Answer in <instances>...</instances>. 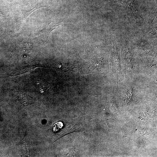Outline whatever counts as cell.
Returning <instances> with one entry per match:
<instances>
[{
    "mask_svg": "<svg viewBox=\"0 0 157 157\" xmlns=\"http://www.w3.org/2000/svg\"><path fill=\"white\" fill-rule=\"evenodd\" d=\"M103 58L94 59L90 62L88 70L90 72L99 71L103 68L104 63Z\"/></svg>",
    "mask_w": 157,
    "mask_h": 157,
    "instance_id": "3",
    "label": "cell"
},
{
    "mask_svg": "<svg viewBox=\"0 0 157 157\" xmlns=\"http://www.w3.org/2000/svg\"><path fill=\"white\" fill-rule=\"evenodd\" d=\"M22 49L28 53H31L32 51V46L29 42L27 41L23 44Z\"/></svg>",
    "mask_w": 157,
    "mask_h": 157,
    "instance_id": "5",
    "label": "cell"
},
{
    "mask_svg": "<svg viewBox=\"0 0 157 157\" xmlns=\"http://www.w3.org/2000/svg\"><path fill=\"white\" fill-rule=\"evenodd\" d=\"M59 25L60 23H55L54 17H51L50 22L46 27L39 31L38 33L39 36L44 38L47 42L51 32Z\"/></svg>",
    "mask_w": 157,
    "mask_h": 157,
    "instance_id": "2",
    "label": "cell"
},
{
    "mask_svg": "<svg viewBox=\"0 0 157 157\" xmlns=\"http://www.w3.org/2000/svg\"><path fill=\"white\" fill-rule=\"evenodd\" d=\"M30 96L22 92H19V99L20 101L23 104H28L30 101Z\"/></svg>",
    "mask_w": 157,
    "mask_h": 157,
    "instance_id": "4",
    "label": "cell"
},
{
    "mask_svg": "<svg viewBox=\"0 0 157 157\" xmlns=\"http://www.w3.org/2000/svg\"><path fill=\"white\" fill-rule=\"evenodd\" d=\"M88 115L69 119L65 122L64 124L61 122H58L62 128V136L71 132L83 130L86 126L90 119Z\"/></svg>",
    "mask_w": 157,
    "mask_h": 157,
    "instance_id": "1",
    "label": "cell"
},
{
    "mask_svg": "<svg viewBox=\"0 0 157 157\" xmlns=\"http://www.w3.org/2000/svg\"><path fill=\"white\" fill-rule=\"evenodd\" d=\"M40 7H39L38 6V4L32 10H30V11H27L26 12L24 13L22 16L23 20H24V21L26 19L27 17L32 12L34 11L35 10H36Z\"/></svg>",
    "mask_w": 157,
    "mask_h": 157,
    "instance_id": "6",
    "label": "cell"
}]
</instances>
